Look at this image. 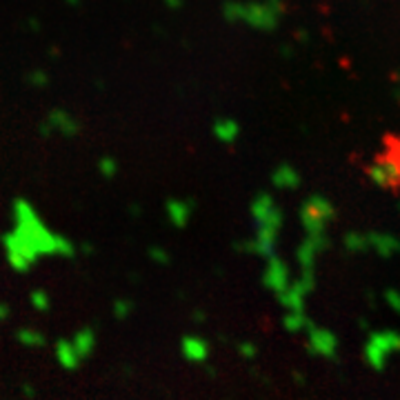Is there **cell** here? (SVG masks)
I'll use <instances>...</instances> for the list:
<instances>
[{"label":"cell","mask_w":400,"mask_h":400,"mask_svg":"<svg viewBox=\"0 0 400 400\" xmlns=\"http://www.w3.org/2000/svg\"><path fill=\"white\" fill-rule=\"evenodd\" d=\"M400 354V332L396 329H374L363 345V358L374 372H383L389 360Z\"/></svg>","instance_id":"1"},{"label":"cell","mask_w":400,"mask_h":400,"mask_svg":"<svg viewBox=\"0 0 400 400\" xmlns=\"http://www.w3.org/2000/svg\"><path fill=\"white\" fill-rule=\"evenodd\" d=\"M334 216H336V207L325 196L307 198L303 209H300V220H303L307 236H327L325 234L327 225L332 223Z\"/></svg>","instance_id":"2"},{"label":"cell","mask_w":400,"mask_h":400,"mask_svg":"<svg viewBox=\"0 0 400 400\" xmlns=\"http://www.w3.org/2000/svg\"><path fill=\"white\" fill-rule=\"evenodd\" d=\"M367 176L376 187H383V189L400 187V152L385 154L378 160H374L367 169Z\"/></svg>","instance_id":"3"},{"label":"cell","mask_w":400,"mask_h":400,"mask_svg":"<svg viewBox=\"0 0 400 400\" xmlns=\"http://www.w3.org/2000/svg\"><path fill=\"white\" fill-rule=\"evenodd\" d=\"M307 347L314 356L320 358H336L338 356V336L327 327H316L309 325L307 327Z\"/></svg>","instance_id":"4"},{"label":"cell","mask_w":400,"mask_h":400,"mask_svg":"<svg viewBox=\"0 0 400 400\" xmlns=\"http://www.w3.org/2000/svg\"><path fill=\"white\" fill-rule=\"evenodd\" d=\"M367 252L380 258H394L400 254V238L389 232H367Z\"/></svg>","instance_id":"5"},{"label":"cell","mask_w":400,"mask_h":400,"mask_svg":"<svg viewBox=\"0 0 400 400\" xmlns=\"http://www.w3.org/2000/svg\"><path fill=\"white\" fill-rule=\"evenodd\" d=\"M325 247H327V236H307L303 247L298 249V263L303 267V272H314L316 260Z\"/></svg>","instance_id":"6"},{"label":"cell","mask_w":400,"mask_h":400,"mask_svg":"<svg viewBox=\"0 0 400 400\" xmlns=\"http://www.w3.org/2000/svg\"><path fill=\"white\" fill-rule=\"evenodd\" d=\"M267 285L276 289L278 294H285V289L292 285L289 283V272H287V267L280 263V260H272L267 267Z\"/></svg>","instance_id":"7"},{"label":"cell","mask_w":400,"mask_h":400,"mask_svg":"<svg viewBox=\"0 0 400 400\" xmlns=\"http://www.w3.org/2000/svg\"><path fill=\"white\" fill-rule=\"evenodd\" d=\"M343 245L349 254H365L367 252V232H349L343 238Z\"/></svg>","instance_id":"8"},{"label":"cell","mask_w":400,"mask_h":400,"mask_svg":"<svg viewBox=\"0 0 400 400\" xmlns=\"http://www.w3.org/2000/svg\"><path fill=\"white\" fill-rule=\"evenodd\" d=\"M274 180H276V185H278V187H283V189H294V187H298V183H300V176H298L296 169H292V167H280L278 172H276V176H274Z\"/></svg>","instance_id":"9"},{"label":"cell","mask_w":400,"mask_h":400,"mask_svg":"<svg viewBox=\"0 0 400 400\" xmlns=\"http://www.w3.org/2000/svg\"><path fill=\"white\" fill-rule=\"evenodd\" d=\"M285 325L292 329V332H300V329H307L309 327L305 314H294V312H289V316L285 318Z\"/></svg>","instance_id":"10"},{"label":"cell","mask_w":400,"mask_h":400,"mask_svg":"<svg viewBox=\"0 0 400 400\" xmlns=\"http://www.w3.org/2000/svg\"><path fill=\"white\" fill-rule=\"evenodd\" d=\"M383 296H385V303L392 307L396 314H400V289H387Z\"/></svg>","instance_id":"11"}]
</instances>
